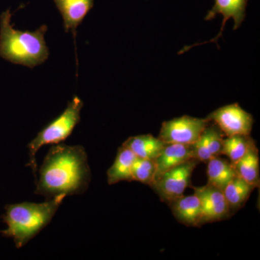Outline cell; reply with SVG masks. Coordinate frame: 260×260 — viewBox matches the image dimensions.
<instances>
[{
    "label": "cell",
    "mask_w": 260,
    "mask_h": 260,
    "mask_svg": "<svg viewBox=\"0 0 260 260\" xmlns=\"http://www.w3.org/2000/svg\"><path fill=\"white\" fill-rule=\"evenodd\" d=\"M39 173L35 194L47 200L83 194L91 179L88 155L80 145L59 143L51 147Z\"/></svg>",
    "instance_id": "obj_1"
},
{
    "label": "cell",
    "mask_w": 260,
    "mask_h": 260,
    "mask_svg": "<svg viewBox=\"0 0 260 260\" xmlns=\"http://www.w3.org/2000/svg\"><path fill=\"white\" fill-rule=\"evenodd\" d=\"M11 18L10 9L0 15V57L28 68L45 62L49 56L45 41L47 25L34 31H22L13 28Z\"/></svg>",
    "instance_id": "obj_2"
},
{
    "label": "cell",
    "mask_w": 260,
    "mask_h": 260,
    "mask_svg": "<svg viewBox=\"0 0 260 260\" xmlns=\"http://www.w3.org/2000/svg\"><path fill=\"white\" fill-rule=\"evenodd\" d=\"M64 198L60 195L42 203L7 205L1 217L7 229L0 232L2 236L13 239L18 249L23 247L49 225Z\"/></svg>",
    "instance_id": "obj_3"
},
{
    "label": "cell",
    "mask_w": 260,
    "mask_h": 260,
    "mask_svg": "<svg viewBox=\"0 0 260 260\" xmlns=\"http://www.w3.org/2000/svg\"><path fill=\"white\" fill-rule=\"evenodd\" d=\"M83 107V101L75 95L70 101L64 112L41 130L29 143L28 166L31 168L34 175L36 176L37 171L36 155L38 151L44 145L59 144L66 140L80 122V113Z\"/></svg>",
    "instance_id": "obj_4"
},
{
    "label": "cell",
    "mask_w": 260,
    "mask_h": 260,
    "mask_svg": "<svg viewBox=\"0 0 260 260\" xmlns=\"http://www.w3.org/2000/svg\"><path fill=\"white\" fill-rule=\"evenodd\" d=\"M210 123L208 118L189 116L174 118L162 122L158 138L165 144L193 145Z\"/></svg>",
    "instance_id": "obj_5"
},
{
    "label": "cell",
    "mask_w": 260,
    "mask_h": 260,
    "mask_svg": "<svg viewBox=\"0 0 260 260\" xmlns=\"http://www.w3.org/2000/svg\"><path fill=\"white\" fill-rule=\"evenodd\" d=\"M199 162L193 158L173 168L154 181L150 187L162 201L169 203L184 194L186 188L191 186V175Z\"/></svg>",
    "instance_id": "obj_6"
},
{
    "label": "cell",
    "mask_w": 260,
    "mask_h": 260,
    "mask_svg": "<svg viewBox=\"0 0 260 260\" xmlns=\"http://www.w3.org/2000/svg\"><path fill=\"white\" fill-rule=\"evenodd\" d=\"M207 118L216 124L225 137L249 135L254 124L252 115L244 110L238 104L219 108L210 113Z\"/></svg>",
    "instance_id": "obj_7"
},
{
    "label": "cell",
    "mask_w": 260,
    "mask_h": 260,
    "mask_svg": "<svg viewBox=\"0 0 260 260\" xmlns=\"http://www.w3.org/2000/svg\"><path fill=\"white\" fill-rule=\"evenodd\" d=\"M192 188L201 201L200 225L224 220L230 216V209L221 189L208 184L200 187L194 186Z\"/></svg>",
    "instance_id": "obj_8"
},
{
    "label": "cell",
    "mask_w": 260,
    "mask_h": 260,
    "mask_svg": "<svg viewBox=\"0 0 260 260\" xmlns=\"http://www.w3.org/2000/svg\"><path fill=\"white\" fill-rule=\"evenodd\" d=\"M247 3L248 0H215V4L213 8L208 11L205 20H213L215 16L219 14L223 15V19L220 32L216 37L211 39L208 42H215L218 41L223 34L226 22L230 19L232 18L234 20V30H237L238 28H240L245 19Z\"/></svg>",
    "instance_id": "obj_9"
},
{
    "label": "cell",
    "mask_w": 260,
    "mask_h": 260,
    "mask_svg": "<svg viewBox=\"0 0 260 260\" xmlns=\"http://www.w3.org/2000/svg\"><path fill=\"white\" fill-rule=\"evenodd\" d=\"M223 134L216 124L211 121L193 144L194 158L200 162H208L210 159L221 155L223 148Z\"/></svg>",
    "instance_id": "obj_10"
},
{
    "label": "cell",
    "mask_w": 260,
    "mask_h": 260,
    "mask_svg": "<svg viewBox=\"0 0 260 260\" xmlns=\"http://www.w3.org/2000/svg\"><path fill=\"white\" fill-rule=\"evenodd\" d=\"M193 158H194L193 145L165 144L158 156L155 159L156 172L154 181L167 171Z\"/></svg>",
    "instance_id": "obj_11"
},
{
    "label": "cell",
    "mask_w": 260,
    "mask_h": 260,
    "mask_svg": "<svg viewBox=\"0 0 260 260\" xmlns=\"http://www.w3.org/2000/svg\"><path fill=\"white\" fill-rule=\"evenodd\" d=\"M62 17L65 31L76 34V30L91 8L94 0H53Z\"/></svg>",
    "instance_id": "obj_12"
},
{
    "label": "cell",
    "mask_w": 260,
    "mask_h": 260,
    "mask_svg": "<svg viewBox=\"0 0 260 260\" xmlns=\"http://www.w3.org/2000/svg\"><path fill=\"white\" fill-rule=\"evenodd\" d=\"M168 204L179 223L186 226H200L202 205L200 197L196 193L189 196L181 195Z\"/></svg>",
    "instance_id": "obj_13"
},
{
    "label": "cell",
    "mask_w": 260,
    "mask_h": 260,
    "mask_svg": "<svg viewBox=\"0 0 260 260\" xmlns=\"http://www.w3.org/2000/svg\"><path fill=\"white\" fill-rule=\"evenodd\" d=\"M138 157L129 148L121 145L118 149L115 160L107 171L108 184H117L120 181H133L132 169Z\"/></svg>",
    "instance_id": "obj_14"
},
{
    "label": "cell",
    "mask_w": 260,
    "mask_h": 260,
    "mask_svg": "<svg viewBox=\"0 0 260 260\" xmlns=\"http://www.w3.org/2000/svg\"><path fill=\"white\" fill-rule=\"evenodd\" d=\"M122 145L131 150L138 158L155 160L165 143L153 135H141L130 137Z\"/></svg>",
    "instance_id": "obj_15"
},
{
    "label": "cell",
    "mask_w": 260,
    "mask_h": 260,
    "mask_svg": "<svg viewBox=\"0 0 260 260\" xmlns=\"http://www.w3.org/2000/svg\"><path fill=\"white\" fill-rule=\"evenodd\" d=\"M208 184L223 191L227 184L237 174L230 160L215 157L208 162Z\"/></svg>",
    "instance_id": "obj_16"
},
{
    "label": "cell",
    "mask_w": 260,
    "mask_h": 260,
    "mask_svg": "<svg viewBox=\"0 0 260 260\" xmlns=\"http://www.w3.org/2000/svg\"><path fill=\"white\" fill-rule=\"evenodd\" d=\"M234 167L239 177L254 187H259V158L256 145L251 147L243 158L234 164Z\"/></svg>",
    "instance_id": "obj_17"
},
{
    "label": "cell",
    "mask_w": 260,
    "mask_h": 260,
    "mask_svg": "<svg viewBox=\"0 0 260 260\" xmlns=\"http://www.w3.org/2000/svg\"><path fill=\"white\" fill-rule=\"evenodd\" d=\"M254 189V186L239 176L234 177L223 191L231 213L242 208Z\"/></svg>",
    "instance_id": "obj_18"
},
{
    "label": "cell",
    "mask_w": 260,
    "mask_h": 260,
    "mask_svg": "<svg viewBox=\"0 0 260 260\" xmlns=\"http://www.w3.org/2000/svg\"><path fill=\"white\" fill-rule=\"evenodd\" d=\"M255 142L250 135H237L226 137L223 140L221 155H226L233 165L243 158Z\"/></svg>",
    "instance_id": "obj_19"
},
{
    "label": "cell",
    "mask_w": 260,
    "mask_h": 260,
    "mask_svg": "<svg viewBox=\"0 0 260 260\" xmlns=\"http://www.w3.org/2000/svg\"><path fill=\"white\" fill-rule=\"evenodd\" d=\"M156 167L155 160L137 158L132 169L133 181L150 186L155 179Z\"/></svg>",
    "instance_id": "obj_20"
}]
</instances>
